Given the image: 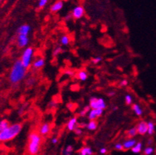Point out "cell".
Here are the masks:
<instances>
[{"instance_id":"obj_38","label":"cell","mask_w":156,"mask_h":155,"mask_svg":"<svg viewBox=\"0 0 156 155\" xmlns=\"http://www.w3.org/2000/svg\"><path fill=\"white\" fill-rule=\"evenodd\" d=\"M115 94H116V92H115L114 91H111V92H108V96H110V97H113V96H115Z\"/></svg>"},{"instance_id":"obj_11","label":"cell","mask_w":156,"mask_h":155,"mask_svg":"<svg viewBox=\"0 0 156 155\" xmlns=\"http://www.w3.org/2000/svg\"><path fill=\"white\" fill-rule=\"evenodd\" d=\"M64 7V2L62 1V0H58V1H56V2H55V3L52 4L51 5V12H54V13H55V12H59V11H61L63 9Z\"/></svg>"},{"instance_id":"obj_8","label":"cell","mask_w":156,"mask_h":155,"mask_svg":"<svg viewBox=\"0 0 156 155\" xmlns=\"http://www.w3.org/2000/svg\"><path fill=\"white\" fill-rule=\"evenodd\" d=\"M29 43V37L28 35L24 34H18L17 37V45L20 48H23L27 46Z\"/></svg>"},{"instance_id":"obj_20","label":"cell","mask_w":156,"mask_h":155,"mask_svg":"<svg viewBox=\"0 0 156 155\" xmlns=\"http://www.w3.org/2000/svg\"><path fill=\"white\" fill-rule=\"evenodd\" d=\"M132 110L134 111V113H135L136 116H142L143 114V110L141 109V107L139 106L137 103H134V104H132Z\"/></svg>"},{"instance_id":"obj_13","label":"cell","mask_w":156,"mask_h":155,"mask_svg":"<svg viewBox=\"0 0 156 155\" xmlns=\"http://www.w3.org/2000/svg\"><path fill=\"white\" fill-rule=\"evenodd\" d=\"M136 143H137V141L134 138H129L127 140H124V143H122L123 147H124V150H130L135 145Z\"/></svg>"},{"instance_id":"obj_17","label":"cell","mask_w":156,"mask_h":155,"mask_svg":"<svg viewBox=\"0 0 156 155\" xmlns=\"http://www.w3.org/2000/svg\"><path fill=\"white\" fill-rule=\"evenodd\" d=\"M86 127L89 131H95L98 128V122L96 119L95 120H89V123L86 125Z\"/></svg>"},{"instance_id":"obj_30","label":"cell","mask_w":156,"mask_h":155,"mask_svg":"<svg viewBox=\"0 0 156 155\" xmlns=\"http://www.w3.org/2000/svg\"><path fill=\"white\" fill-rule=\"evenodd\" d=\"M125 102L127 105H132V102H133V99H132V96L127 94L125 96Z\"/></svg>"},{"instance_id":"obj_26","label":"cell","mask_w":156,"mask_h":155,"mask_svg":"<svg viewBox=\"0 0 156 155\" xmlns=\"http://www.w3.org/2000/svg\"><path fill=\"white\" fill-rule=\"evenodd\" d=\"M90 107L89 106H86L85 107H83V109L79 112V116H87L88 113H89V110H90Z\"/></svg>"},{"instance_id":"obj_29","label":"cell","mask_w":156,"mask_h":155,"mask_svg":"<svg viewBox=\"0 0 156 155\" xmlns=\"http://www.w3.org/2000/svg\"><path fill=\"white\" fill-rule=\"evenodd\" d=\"M102 61H103V58L100 56H98V57H96V58H92L91 62L93 64V65H98V64H100Z\"/></svg>"},{"instance_id":"obj_28","label":"cell","mask_w":156,"mask_h":155,"mask_svg":"<svg viewBox=\"0 0 156 155\" xmlns=\"http://www.w3.org/2000/svg\"><path fill=\"white\" fill-rule=\"evenodd\" d=\"M143 153H144V155H151L154 153V148L152 147H151V146H148V147H145L144 149Z\"/></svg>"},{"instance_id":"obj_15","label":"cell","mask_w":156,"mask_h":155,"mask_svg":"<svg viewBox=\"0 0 156 155\" xmlns=\"http://www.w3.org/2000/svg\"><path fill=\"white\" fill-rule=\"evenodd\" d=\"M30 26L27 24H23L18 28L17 33L18 34H24V35H28L29 33L30 32Z\"/></svg>"},{"instance_id":"obj_31","label":"cell","mask_w":156,"mask_h":155,"mask_svg":"<svg viewBox=\"0 0 156 155\" xmlns=\"http://www.w3.org/2000/svg\"><path fill=\"white\" fill-rule=\"evenodd\" d=\"M48 2V0H39L38 2V7L40 9H42L47 5V3Z\"/></svg>"},{"instance_id":"obj_27","label":"cell","mask_w":156,"mask_h":155,"mask_svg":"<svg viewBox=\"0 0 156 155\" xmlns=\"http://www.w3.org/2000/svg\"><path fill=\"white\" fill-rule=\"evenodd\" d=\"M62 52H63V49H62V47L58 46V47H57V48H55V49H54L52 55H53L54 57H57V56H58L59 55H61Z\"/></svg>"},{"instance_id":"obj_14","label":"cell","mask_w":156,"mask_h":155,"mask_svg":"<svg viewBox=\"0 0 156 155\" xmlns=\"http://www.w3.org/2000/svg\"><path fill=\"white\" fill-rule=\"evenodd\" d=\"M45 65V60L43 58H38L32 63L33 68L35 69H41Z\"/></svg>"},{"instance_id":"obj_16","label":"cell","mask_w":156,"mask_h":155,"mask_svg":"<svg viewBox=\"0 0 156 155\" xmlns=\"http://www.w3.org/2000/svg\"><path fill=\"white\" fill-rule=\"evenodd\" d=\"M76 79L81 82H85L89 78V74L86 70H80L76 73Z\"/></svg>"},{"instance_id":"obj_21","label":"cell","mask_w":156,"mask_h":155,"mask_svg":"<svg viewBox=\"0 0 156 155\" xmlns=\"http://www.w3.org/2000/svg\"><path fill=\"white\" fill-rule=\"evenodd\" d=\"M142 147L143 144L141 142H137L135 143V145L130 150H131V151L134 153H140L141 152V150H142Z\"/></svg>"},{"instance_id":"obj_19","label":"cell","mask_w":156,"mask_h":155,"mask_svg":"<svg viewBox=\"0 0 156 155\" xmlns=\"http://www.w3.org/2000/svg\"><path fill=\"white\" fill-rule=\"evenodd\" d=\"M147 133L150 136L153 135L154 133V131H155V125H154V122L150 120V121L147 122Z\"/></svg>"},{"instance_id":"obj_1","label":"cell","mask_w":156,"mask_h":155,"mask_svg":"<svg viewBox=\"0 0 156 155\" xmlns=\"http://www.w3.org/2000/svg\"><path fill=\"white\" fill-rule=\"evenodd\" d=\"M27 69L21 62L20 59L14 62L9 72V79L12 84H18L25 78L27 74Z\"/></svg>"},{"instance_id":"obj_34","label":"cell","mask_w":156,"mask_h":155,"mask_svg":"<svg viewBox=\"0 0 156 155\" xmlns=\"http://www.w3.org/2000/svg\"><path fill=\"white\" fill-rule=\"evenodd\" d=\"M127 85H128V82H127V80H126V79H123L120 83V85L121 87H126Z\"/></svg>"},{"instance_id":"obj_9","label":"cell","mask_w":156,"mask_h":155,"mask_svg":"<svg viewBox=\"0 0 156 155\" xmlns=\"http://www.w3.org/2000/svg\"><path fill=\"white\" fill-rule=\"evenodd\" d=\"M136 129H137V134L142 135V136L145 135L147 131V122L144 121V120H141V121H140L138 123H137V126H136Z\"/></svg>"},{"instance_id":"obj_39","label":"cell","mask_w":156,"mask_h":155,"mask_svg":"<svg viewBox=\"0 0 156 155\" xmlns=\"http://www.w3.org/2000/svg\"><path fill=\"white\" fill-rule=\"evenodd\" d=\"M113 109H114V110H117V107H114V108H113Z\"/></svg>"},{"instance_id":"obj_33","label":"cell","mask_w":156,"mask_h":155,"mask_svg":"<svg viewBox=\"0 0 156 155\" xmlns=\"http://www.w3.org/2000/svg\"><path fill=\"white\" fill-rule=\"evenodd\" d=\"M74 132H75V133H76V135L79 136V135H82V133H83V130H82V128H80L78 126L76 130H74Z\"/></svg>"},{"instance_id":"obj_36","label":"cell","mask_w":156,"mask_h":155,"mask_svg":"<svg viewBox=\"0 0 156 155\" xmlns=\"http://www.w3.org/2000/svg\"><path fill=\"white\" fill-rule=\"evenodd\" d=\"M152 143H153L152 139L150 138V139H148V140H147V146H151V145H152Z\"/></svg>"},{"instance_id":"obj_25","label":"cell","mask_w":156,"mask_h":155,"mask_svg":"<svg viewBox=\"0 0 156 155\" xmlns=\"http://www.w3.org/2000/svg\"><path fill=\"white\" fill-rule=\"evenodd\" d=\"M72 152H73V146L68 145L64 150L63 155H72Z\"/></svg>"},{"instance_id":"obj_37","label":"cell","mask_w":156,"mask_h":155,"mask_svg":"<svg viewBox=\"0 0 156 155\" xmlns=\"http://www.w3.org/2000/svg\"><path fill=\"white\" fill-rule=\"evenodd\" d=\"M51 142L53 144H57L58 142V138H56V137H54V138L51 140Z\"/></svg>"},{"instance_id":"obj_35","label":"cell","mask_w":156,"mask_h":155,"mask_svg":"<svg viewBox=\"0 0 156 155\" xmlns=\"http://www.w3.org/2000/svg\"><path fill=\"white\" fill-rule=\"evenodd\" d=\"M100 153H102V154H105V153H106V152H107V149L105 148V147H103V148L100 149Z\"/></svg>"},{"instance_id":"obj_24","label":"cell","mask_w":156,"mask_h":155,"mask_svg":"<svg viewBox=\"0 0 156 155\" xmlns=\"http://www.w3.org/2000/svg\"><path fill=\"white\" fill-rule=\"evenodd\" d=\"M137 134V129H136V126L135 127L130 128V129H129L127 132V135L129 138H134V136H136V135Z\"/></svg>"},{"instance_id":"obj_10","label":"cell","mask_w":156,"mask_h":155,"mask_svg":"<svg viewBox=\"0 0 156 155\" xmlns=\"http://www.w3.org/2000/svg\"><path fill=\"white\" fill-rule=\"evenodd\" d=\"M78 126H79L78 119L74 116V117H72L70 119H69L66 127H67V130H69V131H74V130H76Z\"/></svg>"},{"instance_id":"obj_5","label":"cell","mask_w":156,"mask_h":155,"mask_svg":"<svg viewBox=\"0 0 156 155\" xmlns=\"http://www.w3.org/2000/svg\"><path fill=\"white\" fill-rule=\"evenodd\" d=\"M89 106L90 109H102L104 110L106 108V103L103 98H97L93 96L89 99Z\"/></svg>"},{"instance_id":"obj_2","label":"cell","mask_w":156,"mask_h":155,"mask_svg":"<svg viewBox=\"0 0 156 155\" xmlns=\"http://www.w3.org/2000/svg\"><path fill=\"white\" fill-rule=\"evenodd\" d=\"M23 130V125L20 123L10 124L5 130L0 132V143H6L15 139Z\"/></svg>"},{"instance_id":"obj_4","label":"cell","mask_w":156,"mask_h":155,"mask_svg":"<svg viewBox=\"0 0 156 155\" xmlns=\"http://www.w3.org/2000/svg\"><path fill=\"white\" fill-rule=\"evenodd\" d=\"M34 53V50L32 47H28L23 52L20 61L23 65V66L26 68H29L31 65V64H32Z\"/></svg>"},{"instance_id":"obj_22","label":"cell","mask_w":156,"mask_h":155,"mask_svg":"<svg viewBox=\"0 0 156 155\" xmlns=\"http://www.w3.org/2000/svg\"><path fill=\"white\" fill-rule=\"evenodd\" d=\"M93 153V149L90 147H84L79 151V155H92Z\"/></svg>"},{"instance_id":"obj_12","label":"cell","mask_w":156,"mask_h":155,"mask_svg":"<svg viewBox=\"0 0 156 155\" xmlns=\"http://www.w3.org/2000/svg\"><path fill=\"white\" fill-rule=\"evenodd\" d=\"M51 131V125L48 123H43L39 128V134L41 136H46Z\"/></svg>"},{"instance_id":"obj_32","label":"cell","mask_w":156,"mask_h":155,"mask_svg":"<svg viewBox=\"0 0 156 155\" xmlns=\"http://www.w3.org/2000/svg\"><path fill=\"white\" fill-rule=\"evenodd\" d=\"M114 148L117 150H124V147H123V145L121 143H117L115 144Z\"/></svg>"},{"instance_id":"obj_7","label":"cell","mask_w":156,"mask_h":155,"mask_svg":"<svg viewBox=\"0 0 156 155\" xmlns=\"http://www.w3.org/2000/svg\"><path fill=\"white\" fill-rule=\"evenodd\" d=\"M103 111L104 110L102 109H91L87 115L88 119H89V120H95V119L100 118V116H103Z\"/></svg>"},{"instance_id":"obj_23","label":"cell","mask_w":156,"mask_h":155,"mask_svg":"<svg viewBox=\"0 0 156 155\" xmlns=\"http://www.w3.org/2000/svg\"><path fill=\"white\" fill-rule=\"evenodd\" d=\"M10 125L9 121L6 119H0V132H2V130H4L5 128H7L8 126Z\"/></svg>"},{"instance_id":"obj_18","label":"cell","mask_w":156,"mask_h":155,"mask_svg":"<svg viewBox=\"0 0 156 155\" xmlns=\"http://www.w3.org/2000/svg\"><path fill=\"white\" fill-rule=\"evenodd\" d=\"M59 41L62 46H68L71 43V38L68 34H63L62 36H61Z\"/></svg>"},{"instance_id":"obj_3","label":"cell","mask_w":156,"mask_h":155,"mask_svg":"<svg viewBox=\"0 0 156 155\" xmlns=\"http://www.w3.org/2000/svg\"><path fill=\"white\" fill-rule=\"evenodd\" d=\"M41 143V136L37 132H32L29 135L28 142V152L30 155H36L39 152Z\"/></svg>"},{"instance_id":"obj_6","label":"cell","mask_w":156,"mask_h":155,"mask_svg":"<svg viewBox=\"0 0 156 155\" xmlns=\"http://www.w3.org/2000/svg\"><path fill=\"white\" fill-rule=\"evenodd\" d=\"M85 15V9L84 7L82 5H77L74 7L72 12V17L75 19H82Z\"/></svg>"}]
</instances>
